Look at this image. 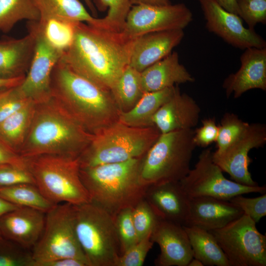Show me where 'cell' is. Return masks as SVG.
<instances>
[{"instance_id":"obj_41","label":"cell","mask_w":266,"mask_h":266,"mask_svg":"<svg viewBox=\"0 0 266 266\" xmlns=\"http://www.w3.org/2000/svg\"><path fill=\"white\" fill-rule=\"evenodd\" d=\"M256 223L266 215V194L253 198L236 196L230 200Z\"/></svg>"},{"instance_id":"obj_52","label":"cell","mask_w":266,"mask_h":266,"mask_svg":"<svg viewBox=\"0 0 266 266\" xmlns=\"http://www.w3.org/2000/svg\"><path fill=\"white\" fill-rule=\"evenodd\" d=\"M3 238L2 235H1V232H0V239Z\"/></svg>"},{"instance_id":"obj_37","label":"cell","mask_w":266,"mask_h":266,"mask_svg":"<svg viewBox=\"0 0 266 266\" xmlns=\"http://www.w3.org/2000/svg\"><path fill=\"white\" fill-rule=\"evenodd\" d=\"M132 208H124L113 216L121 255L138 241L132 218Z\"/></svg>"},{"instance_id":"obj_15","label":"cell","mask_w":266,"mask_h":266,"mask_svg":"<svg viewBox=\"0 0 266 266\" xmlns=\"http://www.w3.org/2000/svg\"><path fill=\"white\" fill-rule=\"evenodd\" d=\"M198 1L208 31L240 49L266 47L265 39L254 30L245 28L239 15L226 10L213 0Z\"/></svg>"},{"instance_id":"obj_17","label":"cell","mask_w":266,"mask_h":266,"mask_svg":"<svg viewBox=\"0 0 266 266\" xmlns=\"http://www.w3.org/2000/svg\"><path fill=\"white\" fill-rule=\"evenodd\" d=\"M238 70L224 80L223 87L227 96L237 99L255 89L266 90V47L245 49L240 57Z\"/></svg>"},{"instance_id":"obj_7","label":"cell","mask_w":266,"mask_h":266,"mask_svg":"<svg viewBox=\"0 0 266 266\" xmlns=\"http://www.w3.org/2000/svg\"><path fill=\"white\" fill-rule=\"evenodd\" d=\"M26 159L36 186L53 204L91 201L80 178L79 157L42 155Z\"/></svg>"},{"instance_id":"obj_39","label":"cell","mask_w":266,"mask_h":266,"mask_svg":"<svg viewBox=\"0 0 266 266\" xmlns=\"http://www.w3.org/2000/svg\"><path fill=\"white\" fill-rule=\"evenodd\" d=\"M149 234L130 247L118 258L116 266H141L154 242Z\"/></svg>"},{"instance_id":"obj_49","label":"cell","mask_w":266,"mask_h":266,"mask_svg":"<svg viewBox=\"0 0 266 266\" xmlns=\"http://www.w3.org/2000/svg\"><path fill=\"white\" fill-rule=\"evenodd\" d=\"M20 207L0 197V217Z\"/></svg>"},{"instance_id":"obj_9","label":"cell","mask_w":266,"mask_h":266,"mask_svg":"<svg viewBox=\"0 0 266 266\" xmlns=\"http://www.w3.org/2000/svg\"><path fill=\"white\" fill-rule=\"evenodd\" d=\"M42 233L32 249L35 264L64 258L88 263L78 242L74 225V205L64 202L54 205L46 213Z\"/></svg>"},{"instance_id":"obj_33","label":"cell","mask_w":266,"mask_h":266,"mask_svg":"<svg viewBox=\"0 0 266 266\" xmlns=\"http://www.w3.org/2000/svg\"><path fill=\"white\" fill-rule=\"evenodd\" d=\"M98 11L104 12L106 16L99 18L98 26L117 32L123 31L132 4L129 0H92Z\"/></svg>"},{"instance_id":"obj_24","label":"cell","mask_w":266,"mask_h":266,"mask_svg":"<svg viewBox=\"0 0 266 266\" xmlns=\"http://www.w3.org/2000/svg\"><path fill=\"white\" fill-rule=\"evenodd\" d=\"M144 93L156 92L193 82L194 77L179 62L177 52L172 51L141 72Z\"/></svg>"},{"instance_id":"obj_16","label":"cell","mask_w":266,"mask_h":266,"mask_svg":"<svg viewBox=\"0 0 266 266\" xmlns=\"http://www.w3.org/2000/svg\"><path fill=\"white\" fill-rule=\"evenodd\" d=\"M160 253L155 261L157 266H188L193 252L183 226L160 219L151 234Z\"/></svg>"},{"instance_id":"obj_22","label":"cell","mask_w":266,"mask_h":266,"mask_svg":"<svg viewBox=\"0 0 266 266\" xmlns=\"http://www.w3.org/2000/svg\"><path fill=\"white\" fill-rule=\"evenodd\" d=\"M184 36L183 30H174L150 33L137 36L129 65L142 72L171 53Z\"/></svg>"},{"instance_id":"obj_30","label":"cell","mask_w":266,"mask_h":266,"mask_svg":"<svg viewBox=\"0 0 266 266\" xmlns=\"http://www.w3.org/2000/svg\"><path fill=\"white\" fill-rule=\"evenodd\" d=\"M0 197L20 207L46 213L54 205L46 199L35 185L20 184L0 187Z\"/></svg>"},{"instance_id":"obj_34","label":"cell","mask_w":266,"mask_h":266,"mask_svg":"<svg viewBox=\"0 0 266 266\" xmlns=\"http://www.w3.org/2000/svg\"><path fill=\"white\" fill-rule=\"evenodd\" d=\"M249 123L240 119L233 113H226L219 125L218 134L215 142V153L223 151L244 131Z\"/></svg>"},{"instance_id":"obj_8","label":"cell","mask_w":266,"mask_h":266,"mask_svg":"<svg viewBox=\"0 0 266 266\" xmlns=\"http://www.w3.org/2000/svg\"><path fill=\"white\" fill-rule=\"evenodd\" d=\"M74 205L76 236L90 266H116L121 252L113 216L91 201Z\"/></svg>"},{"instance_id":"obj_27","label":"cell","mask_w":266,"mask_h":266,"mask_svg":"<svg viewBox=\"0 0 266 266\" xmlns=\"http://www.w3.org/2000/svg\"><path fill=\"white\" fill-rule=\"evenodd\" d=\"M188 236L194 258L203 266H230L222 248L209 231L194 226H183Z\"/></svg>"},{"instance_id":"obj_12","label":"cell","mask_w":266,"mask_h":266,"mask_svg":"<svg viewBox=\"0 0 266 266\" xmlns=\"http://www.w3.org/2000/svg\"><path fill=\"white\" fill-rule=\"evenodd\" d=\"M193 14L184 3L166 5H132L123 32L136 37L154 32L183 30L193 20Z\"/></svg>"},{"instance_id":"obj_1","label":"cell","mask_w":266,"mask_h":266,"mask_svg":"<svg viewBox=\"0 0 266 266\" xmlns=\"http://www.w3.org/2000/svg\"><path fill=\"white\" fill-rule=\"evenodd\" d=\"M137 37L77 22L70 47L60 60L72 70L110 91L129 65Z\"/></svg>"},{"instance_id":"obj_23","label":"cell","mask_w":266,"mask_h":266,"mask_svg":"<svg viewBox=\"0 0 266 266\" xmlns=\"http://www.w3.org/2000/svg\"><path fill=\"white\" fill-rule=\"evenodd\" d=\"M29 33L19 39L0 40V78L25 76L30 66L35 46L34 30L28 26Z\"/></svg>"},{"instance_id":"obj_44","label":"cell","mask_w":266,"mask_h":266,"mask_svg":"<svg viewBox=\"0 0 266 266\" xmlns=\"http://www.w3.org/2000/svg\"><path fill=\"white\" fill-rule=\"evenodd\" d=\"M6 164L28 167L26 159L0 141V165Z\"/></svg>"},{"instance_id":"obj_26","label":"cell","mask_w":266,"mask_h":266,"mask_svg":"<svg viewBox=\"0 0 266 266\" xmlns=\"http://www.w3.org/2000/svg\"><path fill=\"white\" fill-rule=\"evenodd\" d=\"M35 105L30 100L0 123V141L18 154L29 131Z\"/></svg>"},{"instance_id":"obj_47","label":"cell","mask_w":266,"mask_h":266,"mask_svg":"<svg viewBox=\"0 0 266 266\" xmlns=\"http://www.w3.org/2000/svg\"><path fill=\"white\" fill-rule=\"evenodd\" d=\"M226 10L238 15V11L236 0H213Z\"/></svg>"},{"instance_id":"obj_5","label":"cell","mask_w":266,"mask_h":266,"mask_svg":"<svg viewBox=\"0 0 266 266\" xmlns=\"http://www.w3.org/2000/svg\"><path fill=\"white\" fill-rule=\"evenodd\" d=\"M160 134L155 126L134 127L117 121L94 134L91 141L79 157L80 168L141 157Z\"/></svg>"},{"instance_id":"obj_25","label":"cell","mask_w":266,"mask_h":266,"mask_svg":"<svg viewBox=\"0 0 266 266\" xmlns=\"http://www.w3.org/2000/svg\"><path fill=\"white\" fill-rule=\"evenodd\" d=\"M176 86L161 91L144 93L131 110L120 113L118 121L134 127L154 126L153 123L154 115L173 94Z\"/></svg>"},{"instance_id":"obj_45","label":"cell","mask_w":266,"mask_h":266,"mask_svg":"<svg viewBox=\"0 0 266 266\" xmlns=\"http://www.w3.org/2000/svg\"><path fill=\"white\" fill-rule=\"evenodd\" d=\"M34 266H90L82 260L73 258H64L52 261L39 262Z\"/></svg>"},{"instance_id":"obj_50","label":"cell","mask_w":266,"mask_h":266,"mask_svg":"<svg viewBox=\"0 0 266 266\" xmlns=\"http://www.w3.org/2000/svg\"><path fill=\"white\" fill-rule=\"evenodd\" d=\"M90 10L91 14L95 18H98V10L96 8L92 0H83Z\"/></svg>"},{"instance_id":"obj_32","label":"cell","mask_w":266,"mask_h":266,"mask_svg":"<svg viewBox=\"0 0 266 266\" xmlns=\"http://www.w3.org/2000/svg\"><path fill=\"white\" fill-rule=\"evenodd\" d=\"M77 22L53 18L37 22L46 40L63 53L72 43Z\"/></svg>"},{"instance_id":"obj_40","label":"cell","mask_w":266,"mask_h":266,"mask_svg":"<svg viewBox=\"0 0 266 266\" xmlns=\"http://www.w3.org/2000/svg\"><path fill=\"white\" fill-rule=\"evenodd\" d=\"M18 86L0 89V123L32 100L22 94Z\"/></svg>"},{"instance_id":"obj_31","label":"cell","mask_w":266,"mask_h":266,"mask_svg":"<svg viewBox=\"0 0 266 266\" xmlns=\"http://www.w3.org/2000/svg\"><path fill=\"white\" fill-rule=\"evenodd\" d=\"M39 19V12L32 0H0V32H9L22 20Z\"/></svg>"},{"instance_id":"obj_21","label":"cell","mask_w":266,"mask_h":266,"mask_svg":"<svg viewBox=\"0 0 266 266\" xmlns=\"http://www.w3.org/2000/svg\"><path fill=\"white\" fill-rule=\"evenodd\" d=\"M243 214L229 200L209 197L190 198L186 226L207 231L221 228Z\"/></svg>"},{"instance_id":"obj_38","label":"cell","mask_w":266,"mask_h":266,"mask_svg":"<svg viewBox=\"0 0 266 266\" xmlns=\"http://www.w3.org/2000/svg\"><path fill=\"white\" fill-rule=\"evenodd\" d=\"M238 15L254 30L259 23H266V0H236Z\"/></svg>"},{"instance_id":"obj_42","label":"cell","mask_w":266,"mask_h":266,"mask_svg":"<svg viewBox=\"0 0 266 266\" xmlns=\"http://www.w3.org/2000/svg\"><path fill=\"white\" fill-rule=\"evenodd\" d=\"M20 184L35 185L34 179L28 167L8 164L0 165V187Z\"/></svg>"},{"instance_id":"obj_2","label":"cell","mask_w":266,"mask_h":266,"mask_svg":"<svg viewBox=\"0 0 266 266\" xmlns=\"http://www.w3.org/2000/svg\"><path fill=\"white\" fill-rule=\"evenodd\" d=\"M93 136L51 96L36 103L29 131L19 154L25 159L42 155L78 158Z\"/></svg>"},{"instance_id":"obj_6","label":"cell","mask_w":266,"mask_h":266,"mask_svg":"<svg viewBox=\"0 0 266 266\" xmlns=\"http://www.w3.org/2000/svg\"><path fill=\"white\" fill-rule=\"evenodd\" d=\"M193 129L161 133L142 157L139 180L149 185L178 182L190 170V163L196 147Z\"/></svg>"},{"instance_id":"obj_46","label":"cell","mask_w":266,"mask_h":266,"mask_svg":"<svg viewBox=\"0 0 266 266\" xmlns=\"http://www.w3.org/2000/svg\"><path fill=\"white\" fill-rule=\"evenodd\" d=\"M25 76H21L12 78H0V89L16 87L23 82Z\"/></svg>"},{"instance_id":"obj_3","label":"cell","mask_w":266,"mask_h":266,"mask_svg":"<svg viewBox=\"0 0 266 266\" xmlns=\"http://www.w3.org/2000/svg\"><path fill=\"white\" fill-rule=\"evenodd\" d=\"M51 96L87 131L95 134L118 121L110 91L77 73L60 60L51 76Z\"/></svg>"},{"instance_id":"obj_51","label":"cell","mask_w":266,"mask_h":266,"mask_svg":"<svg viewBox=\"0 0 266 266\" xmlns=\"http://www.w3.org/2000/svg\"><path fill=\"white\" fill-rule=\"evenodd\" d=\"M203 265L199 260L193 258L188 263V266H203Z\"/></svg>"},{"instance_id":"obj_11","label":"cell","mask_w":266,"mask_h":266,"mask_svg":"<svg viewBox=\"0 0 266 266\" xmlns=\"http://www.w3.org/2000/svg\"><path fill=\"white\" fill-rule=\"evenodd\" d=\"M181 185L190 198L209 197L230 200L243 194L266 193L265 186H250L227 179L223 171L212 160L211 149L203 150L193 169L180 181Z\"/></svg>"},{"instance_id":"obj_29","label":"cell","mask_w":266,"mask_h":266,"mask_svg":"<svg viewBox=\"0 0 266 266\" xmlns=\"http://www.w3.org/2000/svg\"><path fill=\"white\" fill-rule=\"evenodd\" d=\"M110 92L120 112L129 111L144 93L141 72L128 66Z\"/></svg>"},{"instance_id":"obj_14","label":"cell","mask_w":266,"mask_h":266,"mask_svg":"<svg viewBox=\"0 0 266 266\" xmlns=\"http://www.w3.org/2000/svg\"><path fill=\"white\" fill-rule=\"evenodd\" d=\"M266 142V125L249 124L241 135L223 151L212 152V160L233 181L246 186H257L249 171L252 159L248 154L251 149L262 147Z\"/></svg>"},{"instance_id":"obj_43","label":"cell","mask_w":266,"mask_h":266,"mask_svg":"<svg viewBox=\"0 0 266 266\" xmlns=\"http://www.w3.org/2000/svg\"><path fill=\"white\" fill-rule=\"evenodd\" d=\"M219 125L214 117L204 119L202 125L194 131L193 140L196 146L206 147L215 142L218 136Z\"/></svg>"},{"instance_id":"obj_28","label":"cell","mask_w":266,"mask_h":266,"mask_svg":"<svg viewBox=\"0 0 266 266\" xmlns=\"http://www.w3.org/2000/svg\"><path fill=\"white\" fill-rule=\"evenodd\" d=\"M40 20L61 18L94 25L98 18L90 14L79 0H32Z\"/></svg>"},{"instance_id":"obj_10","label":"cell","mask_w":266,"mask_h":266,"mask_svg":"<svg viewBox=\"0 0 266 266\" xmlns=\"http://www.w3.org/2000/svg\"><path fill=\"white\" fill-rule=\"evenodd\" d=\"M256 224L243 213L225 226L209 231L230 266H266V236L259 232Z\"/></svg>"},{"instance_id":"obj_20","label":"cell","mask_w":266,"mask_h":266,"mask_svg":"<svg viewBox=\"0 0 266 266\" xmlns=\"http://www.w3.org/2000/svg\"><path fill=\"white\" fill-rule=\"evenodd\" d=\"M200 108L196 101L176 85L174 92L161 106L153 123L161 133L193 129L199 122Z\"/></svg>"},{"instance_id":"obj_4","label":"cell","mask_w":266,"mask_h":266,"mask_svg":"<svg viewBox=\"0 0 266 266\" xmlns=\"http://www.w3.org/2000/svg\"><path fill=\"white\" fill-rule=\"evenodd\" d=\"M142 157L80 168V178L91 201L113 216L124 208L134 207L144 198L147 188L139 180Z\"/></svg>"},{"instance_id":"obj_48","label":"cell","mask_w":266,"mask_h":266,"mask_svg":"<svg viewBox=\"0 0 266 266\" xmlns=\"http://www.w3.org/2000/svg\"><path fill=\"white\" fill-rule=\"evenodd\" d=\"M132 5H166L171 4L169 0H129Z\"/></svg>"},{"instance_id":"obj_13","label":"cell","mask_w":266,"mask_h":266,"mask_svg":"<svg viewBox=\"0 0 266 266\" xmlns=\"http://www.w3.org/2000/svg\"><path fill=\"white\" fill-rule=\"evenodd\" d=\"M28 26L35 33V49L28 71L18 88L27 98L38 103L51 97L52 71L63 52L54 48L46 40L37 21L30 22Z\"/></svg>"},{"instance_id":"obj_35","label":"cell","mask_w":266,"mask_h":266,"mask_svg":"<svg viewBox=\"0 0 266 266\" xmlns=\"http://www.w3.org/2000/svg\"><path fill=\"white\" fill-rule=\"evenodd\" d=\"M32 252L4 238L0 239V266H34Z\"/></svg>"},{"instance_id":"obj_36","label":"cell","mask_w":266,"mask_h":266,"mask_svg":"<svg viewBox=\"0 0 266 266\" xmlns=\"http://www.w3.org/2000/svg\"><path fill=\"white\" fill-rule=\"evenodd\" d=\"M132 218L138 241L152 234L160 219L144 198L133 207Z\"/></svg>"},{"instance_id":"obj_19","label":"cell","mask_w":266,"mask_h":266,"mask_svg":"<svg viewBox=\"0 0 266 266\" xmlns=\"http://www.w3.org/2000/svg\"><path fill=\"white\" fill-rule=\"evenodd\" d=\"M46 213L32 208L21 207L0 217L2 237L27 249H33L44 227Z\"/></svg>"},{"instance_id":"obj_18","label":"cell","mask_w":266,"mask_h":266,"mask_svg":"<svg viewBox=\"0 0 266 266\" xmlns=\"http://www.w3.org/2000/svg\"><path fill=\"white\" fill-rule=\"evenodd\" d=\"M144 198L159 218L182 226L186 225L190 197L180 181L149 185Z\"/></svg>"}]
</instances>
